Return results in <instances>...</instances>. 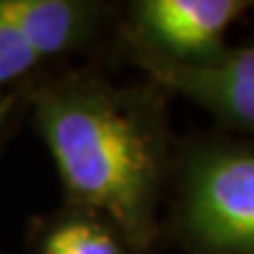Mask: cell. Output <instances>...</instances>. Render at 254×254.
<instances>
[{"label":"cell","instance_id":"6","mask_svg":"<svg viewBox=\"0 0 254 254\" xmlns=\"http://www.w3.org/2000/svg\"><path fill=\"white\" fill-rule=\"evenodd\" d=\"M41 246L43 254H123L117 231L89 216L58 222Z\"/></svg>","mask_w":254,"mask_h":254},{"label":"cell","instance_id":"7","mask_svg":"<svg viewBox=\"0 0 254 254\" xmlns=\"http://www.w3.org/2000/svg\"><path fill=\"white\" fill-rule=\"evenodd\" d=\"M38 62L41 58L28 45L0 2V91L9 83L26 76Z\"/></svg>","mask_w":254,"mask_h":254},{"label":"cell","instance_id":"8","mask_svg":"<svg viewBox=\"0 0 254 254\" xmlns=\"http://www.w3.org/2000/svg\"><path fill=\"white\" fill-rule=\"evenodd\" d=\"M6 115V100H4V95L2 91H0V123H2V119Z\"/></svg>","mask_w":254,"mask_h":254},{"label":"cell","instance_id":"2","mask_svg":"<svg viewBox=\"0 0 254 254\" xmlns=\"http://www.w3.org/2000/svg\"><path fill=\"white\" fill-rule=\"evenodd\" d=\"M182 218L212 254H254V150L210 148L189 165Z\"/></svg>","mask_w":254,"mask_h":254},{"label":"cell","instance_id":"5","mask_svg":"<svg viewBox=\"0 0 254 254\" xmlns=\"http://www.w3.org/2000/svg\"><path fill=\"white\" fill-rule=\"evenodd\" d=\"M41 60L72 49L93 26L95 4L78 0H0Z\"/></svg>","mask_w":254,"mask_h":254},{"label":"cell","instance_id":"1","mask_svg":"<svg viewBox=\"0 0 254 254\" xmlns=\"http://www.w3.org/2000/svg\"><path fill=\"white\" fill-rule=\"evenodd\" d=\"M36 123L68 199L104 214L125 244L146 254L165 157L155 108L131 91L68 83L38 95Z\"/></svg>","mask_w":254,"mask_h":254},{"label":"cell","instance_id":"4","mask_svg":"<svg viewBox=\"0 0 254 254\" xmlns=\"http://www.w3.org/2000/svg\"><path fill=\"white\" fill-rule=\"evenodd\" d=\"M153 72L222 121L254 131V45L225 49L203 64L155 62Z\"/></svg>","mask_w":254,"mask_h":254},{"label":"cell","instance_id":"3","mask_svg":"<svg viewBox=\"0 0 254 254\" xmlns=\"http://www.w3.org/2000/svg\"><path fill=\"white\" fill-rule=\"evenodd\" d=\"M244 0H142L133 19L165 64H203L227 49L225 32L248 9Z\"/></svg>","mask_w":254,"mask_h":254}]
</instances>
